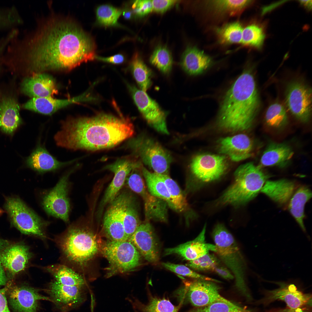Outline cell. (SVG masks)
Returning <instances> with one entry per match:
<instances>
[{"instance_id":"obj_24","label":"cell","mask_w":312,"mask_h":312,"mask_svg":"<svg viewBox=\"0 0 312 312\" xmlns=\"http://www.w3.org/2000/svg\"><path fill=\"white\" fill-rule=\"evenodd\" d=\"M92 98L85 92L82 94L66 99L52 97L32 98L23 104L25 109L46 115H51L59 109L70 105L88 101Z\"/></svg>"},{"instance_id":"obj_16","label":"cell","mask_w":312,"mask_h":312,"mask_svg":"<svg viewBox=\"0 0 312 312\" xmlns=\"http://www.w3.org/2000/svg\"><path fill=\"white\" fill-rule=\"evenodd\" d=\"M31 256L27 246L0 238V262L10 274L14 275L23 270Z\"/></svg>"},{"instance_id":"obj_7","label":"cell","mask_w":312,"mask_h":312,"mask_svg":"<svg viewBox=\"0 0 312 312\" xmlns=\"http://www.w3.org/2000/svg\"><path fill=\"white\" fill-rule=\"evenodd\" d=\"M5 208L12 223L22 233L40 238L46 237L45 230L48 222L42 219L20 198H7Z\"/></svg>"},{"instance_id":"obj_54","label":"cell","mask_w":312,"mask_h":312,"mask_svg":"<svg viewBox=\"0 0 312 312\" xmlns=\"http://www.w3.org/2000/svg\"><path fill=\"white\" fill-rule=\"evenodd\" d=\"M8 18L4 11L0 8V30L4 29L7 26Z\"/></svg>"},{"instance_id":"obj_28","label":"cell","mask_w":312,"mask_h":312,"mask_svg":"<svg viewBox=\"0 0 312 312\" xmlns=\"http://www.w3.org/2000/svg\"><path fill=\"white\" fill-rule=\"evenodd\" d=\"M147 300L143 302L132 294L125 299L131 306L134 312H178L179 307L174 305L168 298L147 293Z\"/></svg>"},{"instance_id":"obj_45","label":"cell","mask_w":312,"mask_h":312,"mask_svg":"<svg viewBox=\"0 0 312 312\" xmlns=\"http://www.w3.org/2000/svg\"><path fill=\"white\" fill-rule=\"evenodd\" d=\"M220 260L214 254L208 253L196 259L189 261L186 264L194 270L203 272H213L220 264Z\"/></svg>"},{"instance_id":"obj_9","label":"cell","mask_w":312,"mask_h":312,"mask_svg":"<svg viewBox=\"0 0 312 312\" xmlns=\"http://www.w3.org/2000/svg\"><path fill=\"white\" fill-rule=\"evenodd\" d=\"M103 252L110 263L109 277L116 273L131 271L140 264V254L128 241H108L103 247Z\"/></svg>"},{"instance_id":"obj_37","label":"cell","mask_w":312,"mask_h":312,"mask_svg":"<svg viewBox=\"0 0 312 312\" xmlns=\"http://www.w3.org/2000/svg\"><path fill=\"white\" fill-rule=\"evenodd\" d=\"M265 120L266 125L271 128L277 129L284 128L288 121L285 108L278 102L272 104L266 110Z\"/></svg>"},{"instance_id":"obj_13","label":"cell","mask_w":312,"mask_h":312,"mask_svg":"<svg viewBox=\"0 0 312 312\" xmlns=\"http://www.w3.org/2000/svg\"><path fill=\"white\" fill-rule=\"evenodd\" d=\"M134 102L148 123L158 132L168 134L166 115L159 105L144 92L127 84Z\"/></svg>"},{"instance_id":"obj_1","label":"cell","mask_w":312,"mask_h":312,"mask_svg":"<svg viewBox=\"0 0 312 312\" xmlns=\"http://www.w3.org/2000/svg\"><path fill=\"white\" fill-rule=\"evenodd\" d=\"M92 38L73 18L50 15L39 22L33 32L19 33L7 46L6 55L16 74L29 76L51 70H70L95 59Z\"/></svg>"},{"instance_id":"obj_46","label":"cell","mask_w":312,"mask_h":312,"mask_svg":"<svg viewBox=\"0 0 312 312\" xmlns=\"http://www.w3.org/2000/svg\"><path fill=\"white\" fill-rule=\"evenodd\" d=\"M190 312H250L231 302H217L198 307Z\"/></svg>"},{"instance_id":"obj_47","label":"cell","mask_w":312,"mask_h":312,"mask_svg":"<svg viewBox=\"0 0 312 312\" xmlns=\"http://www.w3.org/2000/svg\"><path fill=\"white\" fill-rule=\"evenodd\" d=\"M161 265L166 269L178 274L194 278L220 283L217 280L199 274L190 269L187 267L182 265L174 264L169 262H163Z\"/></svg>"},{"instance_id":"obj_32","label":"cell","mask_w":312,"mask_h":312,"mask_svg":"<svg viewBox=\"0 0 312 312\" xmlns=\"http://www.w3.org/2000/svg\"><path fill=\"white\" fill-rule=\"evenodd\" d=\"M119 195L122 221L128 240L141 223L132 196L125 192Z\"/></svg>"},{"instance_id":"obj_50","label":"cell","mask_w":312,"mask_h":312,"mask_svg":"<svg viewBox=\"0 0 312 312\" xmlns=\"http://www.w3.org/2000/svg\"><path fill=\"white\" fill-rule=\"evenodd\" d=\"M213 272L224 279L230 280L234 278V275L229 269L220 264L215 267Z\"/></svg>"},{"instance_id":"obj_10","label":"cell","mask_w":312,"mask_h":312,"mask_svg":"<svg viewBox=\"0 0 312 312\" xmlns=\"http://www.w3.org/2000/svg\"><path fill=\"white\" fill-rule=\"evenodd\" d=\"M285 90V102L291 113L300 122H307L311 113V88L303 81L295 79L288 83Z\"/></svg>"},{"instance_id":"obj_57","label":"cell","mask_w":312,"mask_h":312,"mask_svg":"<svg viewBox=\"0 0 312 312\" xmlns=\"http://www.w3.org/2000/svg\"><path fill=\"white\" fill-rule=\"evenodd\" d=\"M278 312H308L300 308L296 309H291L289 308L279 311Z\"/></svg>"},{"instance_id":"obj_17","label":"cell","mask_w":312,"mask_h":312,"mask_svg":"<svg viewBox=\"0 0 312 312\" xmlns=\"http://www.w3.org/2000/svg\"><path fill=\"white\" fill-rule=\"evenodd\" d=\"M7 286L6 294H7L8 301L16 312H37L39 300H51L48 297L41 295L37 289L31 287L12 286L10 283Z\"/></svg>"},{"instance_id":"obj_21","label":"cell","mask_w":312,"mask_h":312,"mask_svg":"<svg viewBox=\"0 0 312 312\" xmlns=\"http://www.w3.org/2000/svg\"><path fill=\"white\" fill-rule=\"evenodd\" d=\"M85 286H70L60 284L55 281L50 284L49 292L53 301L62 307H73L79 305L86 299Z\"/></svg>"},{"instance_id":"obj_30","label":"cell","mask_w":312,"mask_h":312,"mask_svg":"<svg viewBox=\"0 0 312 312\" xmlns=\"http://www.w3.org/2000/svg\"><path fill=\"white\" fill-rule=\"evenodd\" d=\"M298 187L295 183L287 179L266 181L261 192L277 203L285 205L288 204Z\"/></svg>"},{"instance_id":"obj_2","label":"cell","mask_w":312,"mask_h":312,"mask_svg":"<svg viewBox=\"0 0 312 312\" xmlns=\"http://www.w3.org/2000/svg\"><path fill=\"white\" fill-rule=\"evenodd\" d=\"M130 119L99 113L90 117H69L61 123L54 139L60 147L73 151H96L113 147L134 134Z\"/></svg>"},{"instance_id":"obj_51","label":"cell","mask_w":312,"mask_h":312,"mask_svg":"<svg viewBox=\"0 0 312 312\" xmlns=\"http://www.w3.org/2000/svg\"><path fill=\"white\" fill-rule=\"evenodd\" d=\"M14 36L13 32H9L6 35L0 40V66L2 64V59L6 49Z\"/></svg>"},{"instance_id":"obj_43","label":"cell","mask_w":312,"mask_h":312,"mask_svg":"<svg viewBox=\"0 0 312 312\" xmlns=\"http://www.w3.org/2000/svg\"><path fill=\"white\" fill-rule=\"evenodd\" d=\"M250 0H215L210 4L214 9L230 15L238 14L250 4Z\"/></svg>"},{"instance_id":"obj_8","label":"cell","mask_w":312,"mask_h":312,"mask_svg":"<svg viewBox=\"0 0 312 312\" xmlns=\"http://www.w3.org/2000/svg\"><path fill=\"white\" fill-rule=\"evenodd\" d=\"M129 143L135 155L155 173L168 174L172 157L159 144L143 136L132 139Z\"/></svg>"},{"instance_id":"obj_15","label":"cell","mask_w":312,"mask_h":312,"mask_svg":"<svg viewBox=\"0 0 312 312\" xmlns=\"http://www.w3.org/2000/svg\"><path fill=\"white\" fill-rule=\"evenodd\" d=\"M215 283L196 279L184 281V289L190 303L199 307L217 302H231L220 295V288Z\"/></svg>"},{"instance_id":"obj_4","label":"cell","mask_w":312,"mask_h":312,"mask_svg":"<svg viewBox=\"0 0 312 312\" xmlns=\"http://www.w3.org/2000/svg\"><path fill=\"white\" fill-rule=\"evenodd\" d=\"M233 183L222 194L219 201L222 205H245L258 194L269 175L252 162L239 166L234 173Z\"/></svg>"},{"instance_id":"obj_31","label":"cell","mask_w":312,"mask_h":312,"mask_svg":"<svg viewBox=\"0 0 312 312\" xmlns=\"http://www.w3.org/2000/svg\"><path fill=\"white\" fill-rule=\"evenodd\" d=\"M211 58L204 51L194 47H188L184 52L181 64L187 73L192 75L201 74L213 64Z\"/></svg>"},{"instance_id":"obj_38","label":"cell","mask_w":312,"mask_h":312,"mask_svg":"<svg viewBox=\"0 0 312 312\" xmlns=\"http://www.w3.org/2000/svg\"><path fill=\"white\" fill-rule=\"evenodd\" d=\"M131 68L133 76L140 89L146 92L151 84V71L137 54L132 59Z\"/></svg>"},{"instance_id":"obj_35","label":"cell","mask_w":312,"mask_h":312,"mask_svg":"<svg viewBox=\"0 0 312 312\" xmlns=\"http://www.w3.org/2000/svg\"><path fill=\"white\" fill-rule=\"evenodd\" d=\"M58 283L67 285L85 286L83 277L72 269L65 265H55L45 268Z\"/></svg>"},{"instance_id":"obj_23","label":"cell","mask_w":312,"mask_h":312,"mask_svg":"<svg viewBox=\"0 0 312 312\" xmlns=\"http://www.w3.org/2000/svg\"><path fill=\"white\" fill-rule=\"evenodd\" d=\"M206 225L205 224L201 231L194 239L172 248L166 249L165 255H177L184 259L190 261L196 259L210 251L215 252L216 250V246L206 242L205 233Z\"/></svg>"},{"instance_id":"obj_49","label":"cell","mask_w":312,"mask_h":312,"mask_svg":"<svg viewBox=\"0 0 312 312\" xmlns=\"http://www.w3.org/2000/svg\"><path fill=\"white\" fill-rule=\"evenodd\" d=\"M151 1L152 11L159 13H163L166 12L179 1L174 0Z\"/></svg>"},{"instance_id":"obj_44","label":"cell","mask_w":312,"mask_h":312,"mask_svg":"<svg viewBox=\"0 0 312 312\" xmlns=\"http://www.w3.org/2000/svg\"><path fill=\"white\" fill-rule=\"evenodd\" d=\"M150 61L164 73H168L171 70L172 64V55L165 47L159 46L156 48L151 57Z\"/></svg>"},{"instance_id":"obj_3","label":"cell","mask_w":312,"mask_h":312,"mask_svg":"<svg viewBox=\"0 0 312 312\" xmlns=\"http://www.w3.org/2000/svg\"><path fill=\"white\" fill-rule=\"evenodd\" d=\"M260 101L252 69L245 70L227 90L221 104L218 126L231 132L244 131L252 125Z\"/></svg>"},{"instance_id":"obj_19","label":"cell","mask_w":312,"mask_h":312,"mask_svg":"<svg viewBox=\"0 0 312 312\" xmlns=\"http://www.w3.org/2000/svg\"><path fill=\"white\" fill-rule=\"evenodd\" d=\"M217 147L222 155H227L233 161L238 162L251 156L253 144L248 135L241 133L220 138L217 142Z\"/></svg>"},{"instance_id":"obj_41","label":"cell","mask_w":312,"mask_h":312,"mask_svg":"<svg viewBox=\"0 0 312 312\" xmlns=\"http://www.w3.org/2000/svg\"><path fill=\"white\" fill-rule=\"evenodd\" d=\"M265 37L263 28L258 25L253 24L244 29L241 43L260 49L263 46Z\"/></svg>"},{"instance_id":"obj_12","label":"cell","mask_w":312,"mask_h":312,"mask_svg":"<svg viewBox=\"0 0 312 312\" xmlns=\"http://www.w3.org/2000/svg\"><path fill=\"white\" fill-rule=\"evenodd\" d=\"M141 166L139 161L129 157L118 159L113 163L105 166L104 169L113 172L114 176L100 203L97 213L99 218H100L105 206L112 203L118 195L124 184L127 176L133 169Z\"/></svg>"},{"instance_id":"obj_36","label":"cell","mask_w":312,"mask_h":312,"mask_svg":"<svg viewBox=\"0 0 312 312\" xmlns=\"http://www.w3.org/2000/svg\"><path fill=\"white\" fill-rule=\"evenodd\" d=\"M142 170L149 192L152 195L166 201L171 208L173 206L170 195L164 182L159 175L142 167Z\"/></svg>"},{"instance_id":"obj_40","label":"cell","mask_w":312,"mask_h":312,"mask_svg":"<svg viewBox=\"0 0 312 312\" xmlns=\"http://www.w3.org/2000/svg\"><path fill=\"white\" fill-rule=\"evenodd\" d=\"M157 174L163 179L167 188L173 209L179 212L185 211L187 207V201L177 183L168 174Z\"/></svg>"},{"instance_id":"obj_34","label":"cell","mask_w":312,"mask_h":312,"mask_svg":"<svg viewBox=\"0 0 312 312\" xmlns=\"http://www.w3.org/2000/svg\"><path fill=\"white\" fill-rule=\"evenodd\" d=\"M140 195L143 199L146 218L162 222L167 220L166 202L151 195L145 189Z\"/></svg>"},{"instance_id":"obj_6","label":"cell","mask_w":312,"mask_h":312,"mask_svg":"<svg viewBox=\"0 0 312 312\" xmlns=\"http://www.w3.org/2000/svg\"><path fill=\"white\" fill-rule=\"evenodd\" d=\"M212 236L216 248L215 253L234 275L236 287L249 298L250 296L245 281V263L233 236L223 224L220 223L214 227Z\"/></svg>"},{"instance_id":"obj_27","label":"cell","mask_w":312,"mask_h":312,"mask_svg":"<svg viewBox=\"0 0 312 312\" xmlns=\"http://www.w3.org/2000/svg\"><path fill=\"white\" fill-rule=\"evenodd\" d=\"M111 203L104 215V229L112 240L128 241L122 221L119 194Z\"/></svg>"},{"instance_id":"obj_11","label":"cell","mask_w":312,"mask_h":312,"mask_svg":"<svg viewBox=\"0 0 312 312\" xmlns=\"http://www.w3.org/2000/svg\"><path fill=\"white\" fill-rule=\"evenodd\" d=\"M74 167L60 179L56 185L43 197L42 207L49 214L65 222L69 221L70 204L68 197V180Z\"/></svg>"},{"instance_id":"obj_33","label":"cell","mask_w":312,"mask_h":312,"mask_svg":"<svg viewBox=\"0 0 312 312\" xmlns=\"http://www.w3.org/2000/svg\"><path fill=\"white\" fill-rule=\"evenodd\" d=\"M311 196V191L307 187L303 185L298 187L288 204L290 212L304 231H306L304 223V207Z\"/></svg>"},{"instance_id":"obj_52","label":"cell","mask_w":312,"mask_h":312,"mask_svg":"<svg viewBox=\"0 0 312 312\" xmlns=\"http://www.w3.org/2000/svg\"><path fill=\"white\" fill-rule=\"evenodd\" d=\"M95 58L99 60L114 64H121L125 60L124 56L121 54H117L106 57L96 55Z\"/></svg>"},{"instance_id":"obj_48","label":"cell","mask_w":312,"mask_h":312,"mask_svg":"<svg viewBox=\"0 0 312 312\" xmlns=\"http://www.w3.org/2000/svg\"><path fill=\"white\" fill-rule=\"evenodd\" d=\"M134 12L140 16L145 15L152 11L151 0H138L135 1L132 5Z\"/></svg>"},{"instance_id":"obj_5","label":"cell","mask_w":312,"mask_h":312,"mask_svg":"<svg viewBox=\"0 0 312 312\" xmlns=\"http://www.w3.org/2000/svg\"><path fill=\"white\" fill-rule=\"evenodd\" d=\"M56 241L66 260L73 266L84 265L98 250L95 236L76 222L58 236Z\"/></svg>"},{"instance_id":"obj_20","label":"cell","mask_w":312,"mask_h":312,"mask_svg":"<svg viewBox=\"0 0 312 312\" xmlns=\"http://www.w3.org/2000/svg\"><path fill=\"white\" fill-rule=\"evenodd\" d=\"M20 90L22 93L31 98L52 97L58 93L54 79L44 73L25 77L21 83Z\"/></svg>"},{"instance_id":"obj_29","label":"cell","mask_w":312,"mask_h":312,"mask_svg":"<svg viewBox=\"0 0 312 312\" xmlns=\"http://www.w3.org/2000/svg\"><path fill=\"white\" fill-rule=\"evenodd\" d=\"M294 153L292 148L288 144L271 142L268 144L261 156L260 165L263 167H284L289 163Z\"/></svg>"},{"instance_id":"obj_25","label":"cell","mask_w":312,"mask_h":312,"mask_svg":"<svg viewBox=\"0 0 312 312\" xmlns=\"http://www.w3.org/2000/svg\"><path fill=\"white\" fill-rule=\"evenodd\" d=\"M277 289L268 291L267 299L270 301L280 300L284 301L289 308L296 309L300 308L309 303L311 296L299 290L293 283L277 282Z\"/></svg>"},{"instance_id":"obj_22","label":"cell","mask_w":312,"mask_h":312,"mask_svg":"<svg viewBox=\"0 0 312 312\" xmlns=\"http://www.w3.org/2000/svg\"><path fill=\"white\" fill-rule=\"evenodd\" d=\"M18 100L12 93L0 96V128L3 132L12 134L22 123Z\"/></svg>"},{"instance_id":"obj_39","label":"cell","mask_w":312,"mask_h":312,"mask_svg":"<svg viewBox=\"0 0 312 312\" xmlns=\"http://www.w3.org/2000/svg\"><path fill=\"white\" fill-rule=\"evenodd\" d=\"M244 28L241 23L235 22L227 23L218 28L216 32L220 41L222 43H241Z\"/></svg>"},{"instance_id":"obj_18","label":"cell","mask_w":312,"mask_h":312,"mask_svg":"<svg viewBox=\"0 0 312 312\" xmlns=\"http://www.w3.org/2000/svg\"><path fill=\"white\" fill-rule=\"evenodd\" d=\"M128 241L134 245L148 261L154 263L158 261L159 257L158 243L149 222L141 224Z\"/></svg>"},{"instance_id":"obj_53","label":"cell","mask_w":312,"mask_h":312,"mask_svg":"<svg viewBox=\"0 0 312 312\" xmlns=\"http://www.w3.org/2000/svg\"><path fill=\"white\" fill-rule=\"evenodd\" d=\"M7 289L6 286L0 289V312H11L8 308L6 297Z\"/></svg>"},{"instance_id":"obj_56","label":"cell","mask_w":312,"mask_h":312,"mask_svg":"<svg viewBox=\"0 0 312 312\" xmlns=\"http://www.w3.org/2000/svg\"><path fill=\"white\" fill-rule=\"evenodd\" d=\"M299 1L301 4L305 8L309 10L311 9V0H301Z\"/></svg>"},{"instance_id":"obj_26","label":"cell","mask_w":312,"mask_h":312,"mask_svg":"<svg viewBox=\"0 0 312 312\" xmlns=\"http://www.w3.org/2000/svg\"><path fill=\"white\" fill-rule=\"evenodd\" d=\"M77 160L65 162L59 161L39 143L26 159V163L29 167L34 170L43 173L55 170L74 163Z\"/></svg>"},{"instance_id":"obj_14","label":"cell","mask_w":312,"mask_h":312,"mask_svg":"<svg viewBox=\"0 0 312 312\" xmlns=\"http://www.w3.org/2000/svg\"><path fill=\"white\" fill-rule=\"evenodd\" d=\"M225 156L211 154H201L194 157L190 168L194 174L205 182L218 179L225 172L227 168Z\"/></svg>"},{"instance_id":"obj_58","label":"cell","mask_w":312,"mask_h":312,"mask_svg":"<svg viewBox=\"0 0 312 312\" xmlns=\"http://www.w3.org/2000/svg\"><path fill=\"white\" fill-rule=\"evenodd\" d=\"M131 13L129 11H125L123 13V16L125 18L129 19L131 16Z\"/></svg>"},{"instance_id":"obj_55","label":"cell","mask_w":312,"mask_h":312,"mask_svg":"<svg viewBox=\"0 0 312 312\" xmlns=\"http://www.w3.org/2000/svg\"><path fill=\"white\" fill-rule=\"evenodd\" d=\"M7 279L4 268L0 262V286L5 285Z\"/></svg>"},{"instance_id":"obj_42","label":"cell","mask_w":312,"mask_h":312,"mask_svg":"<svg viewBox=\"0 0 312 312\" xmlns=\"http://www.w3.org/2000/svg\"><path fill=\"white\" fill-rule=\"evenodd\" d=\"M122 13L120 9L108 5L99 6L96 11L98 22L105 27L118 25V19Z\"/></svg>"}]
</instances>
